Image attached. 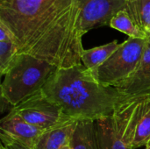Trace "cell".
<instances>
[{"label": "cell", "mask_w": 150, "mask_h": 149, "mask_svg": "<svg viewBox=\"0 0 150 149\" xmlns=\"http://www.w3.org/2000/svg\"><path fill=\"white\" fill-rule=\"evenodd\" d=\"M81 0H0V22L11 32L18 54L58 68L81 64Z\"/></svg>", "instance_id": "cell-1"}, {"label": "cell", "mask_w": 150, "mask_h": 149, "mask_svg": "<svg viewBox=\"0 0 150 149\" xmlns=\"http://www.w3.org/2000/svg\"><path fill=\"white\" fill-rule=\"evenodd\" d=\"M42 91L62 108L65 115L78 120L96 121L111 115L119 103L130 97L115 87L98 82L82 63L58 68Z\"/></svg>", "instance_id": "cell-2"}, {"label": "cell", "mask_w": 150, "mask_h": 149, "mask_svg": "<svg viewBox=\"0 0 150 149\" xmlns=\"http://www.w3.org/2000/svg\"><path fill=\"white\" fill-rule=\"evenodd\" d=\"M57 69L46 61L30 54H18L2 82V100L12 108L17 106L40 91Z\"/></svg>", "instance_id": "cell-3"}, {"label": "cell", "mask_w": 150, "mask_h": 149, "mask_svg": "<svg viewBox=\"0 0 150 149\" xmlns=\"http://www.w3.org/2000/svg\"><path fill=\"white\" fill-rule=\"evenodd\" d=\"M147 97H130L119 103L111 115L96 120L100 149H133Z\"/></svg>", "instance_id": "cell-4"}, {"label": "cell", "mask_w": 150, "mask_h": 149, "mask_svg": "<svg viewBox=\"0 0 150 149\" xmlns=\"http://www.w3.org/2000/svg\"><path fill=\"white\" fill-rule=\"evenodd\" d=\"M148 40L128 38L101 66L91 70L98 82L105 86L119 87L137 70Z\"/></svg>", "instance_id": "cell-5"}, {"label": "cell", "mask_w": 150, "mask_h": 149, "mask_svg": "<svg viewBox=\"0 0 150 149\" xmlns=\"http://www.w3.org/2000/svg\"><path fill=\"white\" fill-rule=\"evenodd\" d=\"M29 124L48 130L71 119L62 108L49 99L42 90L11 109Z\"/></svg>", "instance_id": "cell-6"}, {"label": "cell", "mask_w": 150, "mask_h": 149, "mask_svg": "<svg viewBox=\"0 0 150 149\" xmlns=\"http://www.w3.org/2000/svg\"><path fill=\"white\" fill-rule=\"evenodd\" d=\"M81 26L85 34L90 30L109 25L112 18L126 10L127 0H81Z\"/></svg>", "instance_id": "cell-7"}, {"label": "cell", "mask_w": 150, "mask_h": 149, "mask_svg": "<svg viewBox=\"0 0 150 149\" xmlns=\"http://www.w3.org/2000/svg\"><path fill=\"white\" fill-rule=\"evenodd\" d=\"M45 130L26 122L21 116L11 110L0 121V135L34 149L40 137Z\"/></svg>", "instance_id": "cell-8"}, {"label": "cell", "mask_w": 150, "mask_h": 149, "mask_svg": "<svg viewBox=\"0 0 150 149\" xmlns=\"http://www.w3.org/2000/svg\"><path fill=\"white\" fill-rule=\"evenodd\" d=\"M117 89L129 97L150 96V40H148L137 70Z\"/></svg>", "instance_id": "cell-9"}, {"label": "cell", "mask_w": 150, "mask_h": 149, "mask_svg": "<svg viewBox=\"0 0 150 149\" xmlns=\"http://www.w3.org/2000/svg\"><path fill=\"white\" fill-rule=\"evenodd\" d=\"M78 119H69L64 123L46 130L40 137L34 149H62L69 145Z\"/></svg>", "instance_id": "cell-10"}, {"label": "cell", "mask_w": 150, "mask_h": 149, "mask_svg": "<svg viewBox=\"0 0 150 149\" xmlns=\"http://www.w3.org/2000/svg\"><path fill=\"white\" fill-rule=\"evenodd\" d=\"M71 149H100L95 120L80 119L71 136Z\"/></svg>", "instance_id": "cell-11"}, {"label": "cell", "mask_w": 150, "mask_h": 149, "mask_svg": "<svg viewBox=\"0 0 150 149\" xmlns=\"http://www.w3.org/2000/svg\"><path fill=\"white\" fill-rule=\"evenodd\" d=\"M120 46V43L117 40H114L112 42L99 47L84 49L82 53L81 62L89 70H94L105 62Z\"/></svg>", "instance_id": "cell-12"}, {"label": "cell", "mask_w": 150, "mask_h": 149, "mask_svg": "<svg viewBox=\"0 0 150 149\" xmlns=\"http://www.w3.org/2000/svg\"><path fill=\"white\" fill-rule=\"evenodd\" d=\"M18 54V47L10 30L0 22V73L4 76Z\"/></svg>", "instance_id": "cell-13"}, {"label": "cell", "mask_w": 150, "mask_h": 149, "mask_svg": "<svg viewBox=\"0 0 150 149\" xmlns=\"http://www.w3.org/2000/svg\"><path fill=\"white\" fill-rule=\"evenodd\" d=\"M109 26L127 34L128 38L144 40L149 39V35L134 23L127 10L119 11L112 18Z\"/></svg>", "instance_id": "cell-14"}, {"label": "cell", "mask_w": 150, "mask_h": 149, "mask_svg": "<svg viewBox=\"0 0 150 149\" xmlns=\"http://www.w3.org/2000/svg\"><path fill=\"white\" fill-rule=\"evenodd\" d=\"M126 10L134 23L149 35L150 0H127Z\"/></svg>", "instance_id": "cell-15"}, {"label": "cell", "mask_w": 150, "mask_h": 149, "mask_svg": "<svg viewBox=\"0 0 150 149\" xmlns=\"http://www.w3.org/2000/svg\"><path fill=\"white\" fill-rule=\"evenodd\" d=\"M150 143V97L148 96L137 124L133 149L146 147Z\"/></svg>", "instance_id": "cell-16"}, {"label": "cell", "mask_w": 150, "mask_h": 149, "mask_svg": "<svg viewBox=\"0 0 150 149\" xmlns=\"http://www.w3.org/2000/svg\"><path fill=\"white\" fill-rule=\"evenodd\" d=\"M0 139L2 141V146H4L5 149H31L16 142L15 141H13L11 139L5 137V136L0 135Z\"/></svg>", "instance_id": "cell-17"}, {"label": "cell", "mask_w": 150, "mask_h": 149, "mask_svg": "<svg viewBox=\"0 0 150 149\" xmlns=\"http://www.w3.org/2000/svg\"><path fill=\"white\" fill-rule=\"evenodd\" d=\"M62 149H71V148H70V146H69V145H68V146L64 147L63 148H62Z\"/></svg>", "instance_id": "cell-18"}, {"label": "cell", "mask_w": 150, "mask_h": 149, "mask_svg": "<svg viewBox=\"0 0 150 149\" xmlns=\"http://www.w3.org/2000/svg\"><path fill=\"white\" fill-rule=\"evenodd\" d=\"M145 149H150V143L148 145V146H146V148Z\"/></svg>", "instance_id": "cell-19"}, {"label": "cell", "mask_w": 150, "mask_h": 149, "mask_svg": "<svg viewBox=\"0 0 150 149\" xmlns=\"http://www.w3.org/2000/svg\"><path fill=\"white\" fill-rule=\"evenodd\" d=\"M0 149H5V148H4V146H1V148Z\"/></svg>", "instance_id": "cell-20"}, {"label": "cell", "mask_w": 150, "mask_h": 149, "mask_svg": "<svg viewBox=\"0 0 150 149\" xmlns=\"http://www.w3.org/2000/svg\"><path fill=\"white\" fill-rule=\"evenodd\" d=\"M149 40H150V34H149Z\"/></svg>", "instance_id": "cell-21"}, {"label": "cell", "mask_w": 150, "mask_h": 149, "mask_svg": "<svg viewBox=\"0 0 150 149\" xmlns=\"http://www.w3.org/2000/svg\"><path fill=\"white\" fill-rule=\"evenodd\" d=\"M149 34H150V33H149Z\"/></svg>", "instance_id": "cell-22"}, {"label": "cell", "mask_w": 150, "mask_h": 149, "mask_svg": "<svg viewBox=\"0 0 150 149\" xmlns=\"http://www.w3.org/2000/svg\"><path fill=\"white\" fill-rule=\"evenodd\" d=\"M149 97H150V96H149Z\"/></svg>", "instance_id": "cell-23"}]
</instances>
